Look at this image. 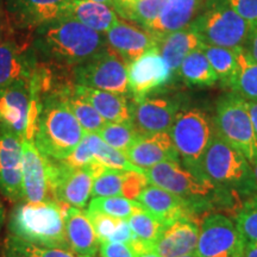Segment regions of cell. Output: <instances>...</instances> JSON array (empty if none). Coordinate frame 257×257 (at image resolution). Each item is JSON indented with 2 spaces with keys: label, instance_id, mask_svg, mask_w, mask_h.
I'll use <instances>...</instances> for the list:
<instances>
[{
  "label": "cell",
  "instance_id": "cell-45",
  "mask_svg": "<svg viewBox=\"0 0 257 257\" xmlns=\"http://www.w3.org/2000/svg\"><path fill=\"white\" fill-rule=\"evenodd\" d=\"M244 257H257V244L245 242Z\"/></svg>",
  "mask_w": 257,
  "mask_h": 257
},
{
  "label": "cell",
  "instance_id": "cell-22",
  "mask_svg": "<svg viewBox=\"0 0 257 257\" xmlns=\"http://www.w3.org/2000/svg\"><path fill=\"white\" fill-rule=\"evenodd\" d=\"M62 207L64 232L69 248L81 255L95 256L100 242L86 211L66 204H62Z\"/></svg>",
  "mask_w": 257,
  "mask_h": 257
},
{
  "label": "cell",
  "instance_id": "cell-20",
  "mask_svg": "<svg viewBox=\"0 0 257 257\" xmlns=\"http://www.w3.org/2000/svg\"><path fill=\"white\" fill-rule=\"evenodd\" d=\"M107 46L126 62H133L148 50L159 47L160 38L146 29L119 21L105 34Z\"/></svg>",
  "mask_w": 257,
  "mask_h": 257
},
{
  "label": "cell",
  "instance_id": "cell-19",
  "mask_svg": "<svg viewBox=\"0 0 257 257\" xmlns=\"http://www.w3.org/2000/svg\"><path fill=\"white\" fill-rule=\"evenodd\" d=\"M136 201L166 226L180 218L199 216L189 202L154 185H148Z\"/></svg>",
  "mask_w": 257,
  "mask_h": 257
},
{
  "label": "cell",
  "instance_id": "cell-26",
  "mask_svg": "<svg viewBox=\"0 0 257 257\" xmlns=\"http://www.w3.org/2000/svg\"><path fill=\"white\" fill-rule=\"evenodd\" d=\"M78 148L91 163L98 162L108 168L126 170V172H144L143 169L134 166L124 153L106 144L98 136V134H85Z\"/></svg>",
  "mask_w": 257,
  "mask_h": 257
},
{
  "label": "cell",
  "instance_id": "cell-11",
  "mask_svg": "<svg viewBox=\"0 0 257 257\" xmlns=\"http://www.w3.org/2000/svg\"><path fill=\"white\" fill-rule=\"evenodd\" d=\"M245 239L234 221L220 213L202 219L195 253L198 257H244Z\"/></svg>",
  "mask_w": 257,
  "mask_h": 257
},
{
  "label": "cell",
  "instance_id": "cell-28",
  "mask_svg": "<svg viewBox=\"0 0 257 257\" xmlns=\"http://www.w3.org/2000/svg\"><path fill=\"white\" fill-rule=\"evenodd\" d=\"M234 50L236 56V75L231 92L236 93L246 101L257 100V62L243 48Z\"/></svg>",
  "mask_w": 257,
  "mask_h": 257
},
{
  "label": "cell",
  "instance_id": "cell-39",
  "mask_svg": "<svg viewBox=\"0 0 257 257\" xmlns=\"http://www.w3.org/2000/svg\"><path fill=\"white\" fill-rule=\"evenodd\" d=\"M8 249L11 252L19 253L30 257H95L81 255L68 248H46V246H38L35 244L24 242V240L10 236L8 239Z\"/></svg>",
  "mask_w": 257,
  "mask_h": 257
},
{
  "label": "cell",
  "instance_id": "cell-27",
  "mask_svg": "<svg viewBox=\"0 0 257 257\" xmlns=\"http://www.w3.org/2000/svg\"><path fill=\"white\" fill-rule=\"evenodd\" d=\"M179 78L186 85L197 87H211L218 82L216 73L201 48L193 51L182 61Z\"/></svg>",
  "mask_w": 257,
  "mask_h": 257
},
{
  "label": "cell",
  "instance_id": "cell-49",
  "mask_svg": "<svg viewBox=\"0 0 257 257\" xmlns=\"http://www.w3.org/2000/svg\"><path fill=\"white\" fill-rule=\"evenodd\" d=\"M4 217H5V214H4V208H3V205L0 204V229H2L3 223H4Z\"/></svg>",
  "mask_w": 257,
  "mask_h": 257
},
{
  "label": "cell",
  "instance_id": "cell-13",
  "mask_svg": "<svg viewBox=\"0 0 257 257\" xmlns=\"http://www.w3.org/2000/svg\"><path fill=\"white\" fill-rule=\"evenodd\" d=\"M128 93L134 100L149 96L173 81L172 74L159 48L148 50L127 67Z\"/></svg>",
  "mask_w": 257,
  "mask_h": 257
},
{
  "label": "cell",
  "instance_id": "cell-1",
  "mask_svg": "<svg viewBox=\"0 0 257 257\" xmlns=\"http://www.w3.org/2000/svg\"><path fill=\"white\" fill-rule=\"evenodd\" d=\"M11 236L46 248H69L64 232L63 207L59 201L24 202L12 212Z\"/></svg>",
  "mask_w": 257,
  "mask_h": 257
},
{
  "label": "cell",
  "instance_id": "cell-32",
  "mask_svg": "<svg viewBox=\"0 0 257 257\" xmlns=\"http://www.w3.org/2000/svg\"><path fill=\"white\" fill-rule=\"evenodd\" d=\"M24 63L18 48L11 42L0 43V89L24 78Z\"/></svg>",
  "mask_w": 257,
  "mask_h": 257
},
{
  "label": "cell",
  "instance_id": "cell-18",
  "mask_svg": "<svg viewBox=\"0 0 257 257\" xmlns=\"http://www.w3.org/2000/svg\"><path fill=\"white\" fill-rule=\"evenodd\" d=\"M127 160L138 168L146 170L161 162H181L168 133L140 135L125 153Z\"/></svg>",
  "mask_w": 257,
  "mask_h": 257
},
{
  "label": "cell",
  "instance_id": "cell-40",
  "mask_svg": "<svg viewBox=\"0 0 257 257\" xmlns=\"http://www.w3.org/2000/svg\"><path fill=\"white\" fill-rule=\"evenodd\" d=\"M167 2L168 0H137L126 10H124L119 17L133 21L142 28H146L159 16Z\"/></svg>",
  "mask_w": 257,
  "mask_h": 257
},
{
  "label": "cell",
  "instance_id": "cell-2",
  "mask_svg": "<svg viewBox=\"0 0 257 257\" xmlns=\"http://www.w3.org/2000/svg\"><path fill=\"white\" fill-rule=\"evenodd\" d=\"M201 170L218 189L248 198L257 194L249 160L214 131L201 163Z\"/></svg>",
  "mask_w": 257,
  "mask_h": 257
},
{
  "label": "cell",
  "instance_id": "cell-34",
  "mask_svg": "<svg viewBox=\"0 0 257 257\" xmlns=\"http://www.w3.org/2000/svg\"><path fill=\"white\" fill-rule=\"evenodd\" d=\"M128 225L133 231L134 236L137 239L144 240V242L155 244L156 240L162 233L166 225L147 212L143 207L137 208L136 211L128 217Z\"/></svg>",
  "mask_w": 257,
  "mask_h": 257
},
{
  "label": "cell",
  "instance_id": "cell-33",
  "mask_svg": "<svg viewBox=\"0 0 257 257\" xmlns=\"http://www.w3.org/2000/svg\"><path fill=\"white\" fill-rule=\"evenodd\" d=\"M126 170L102 167L93 181L92 198L123 197Z\"/></svg>",
  "mask_w": 257,
  "mask_h": 257
},
{
  "label": "cell",
  "instance_id": "cell-47",
  "mask_svg": "<svg viewBox=\"0 0 257 257\" xmlns=\"http://www.w3.org/2000/svg\"><path fill=\"white\" fill-rule=\"evenodd\" d=\"M250 166H251L252 174H253V179H255L256 187H257V156H256L255 159H253L252 161H250Z\"/></svg>",
  "mask_w": 257,
  "mask_h": 257
},
{
  "label": "cell",
  "instance_id": "cell-21",
  "mask_svg": "<svg viewBox=\"0 0 257 257\" xmlns=\"http://www.w3.org/2000/svg\"><path fill=\"white\" fill-rule=\"evenodd\" d=\"M205 3L206 0H168L159 16L144 29L161 40L188 27L197 18Z\"/></svg>",
  "mask_w": 257,
  "mask_h": 257
},
{
  "label": "cell",
  "instance_id": "cell-51",
  "mask_svg": "<svg viewBox=\"0 0 257 257\" xmlns=\"http://www.w3.org/2000/svg\"><path fill=\"white\" fill-rule=\"evenodd\" d=\"M184 257H198V256H197V253L194 252V253H191V255H187V256H184Z\"/></svg>",
  "mask_w": 257,
  "mask_h": 257
},
{
  "label": "cell",
  "instance_id": "cell-6",
  "mask_svg": "<svg viewBox=\"0 0 257 257\" xmlns=\"http://www.w3.org/2000/svg\"><path fill=\"white\" fill-rule=\"evenodd\" d=\"M42 107L36 79H19L0 89V126L21 140H34Z\"/></svg>",
  "mask_w": 257,
  "mask_h": 257
},
{
  "label": "cell",
  "instance_id": "cell-43",
  "mask_svg": "<svg viewBox=\"0 0 257 257\" xmlns=\"http://www.w3.org/2000/svg\"><path fill=\"white\" fill-rule=\"evenodd\" d=\"M243 49L257 62V21L251 24L248 38L244 43Z\"/></svg>",
  "mask_w": 257,
  "mask_h": 257
},
{
  "label": "cell",
  "instance_id": "cell-10",
  "mask_svg": "<svg viewBox=\"0 0 257 257\" xmlns=\"http://www.w3.org/2000/svg\"><path fill=\"white\" fill-rule=\"evenodd\" d=\"M127 67L128 62L106 46L91 59L76 66V85L126 95Z\"/></svg>",
  "mask_w": 257,
  "mask_h": 257
},
{
  "label": "cell",
  "instance_id": "cell-50",
  "mask_svg": "<svg viewBox=\"0 0 257 257\" xmlns=\"http://www.w3.org/2000/svg\"><path fill=\"white\" fill-rule=\"evenodd\" d=\"M8 257H30V256H25V255H19V253H14L12 252L11 255L8 256Z\"/></svg>",
  "mask_w": 257,
  "mask_h": 257
},
{
  "label": "cell",
  "instance_id": "cell-25",
  "mask_svg": "<svg viewBox=\"0 0 257 257\" xmlns=\"http://www.w3.org/2000/svg\"><path fill=\"white\" fill-rule=\"evenodd\" d=\"M74 92L83 96L106 121L131 123V102L126 95L79 85Z\"/></svg>",
  "mask_w": 257,
  "mask_h": 257
},
{
  "label": "cell",
  "instance_id": "cell-46",
  "mask_svg": "<svg viewBox=\"0 0 257 257\" xmlns=\"http://www.w3.org/2000/svg\"><path fill=\"white\" fill-rule=\"evenodd\" d=\"M136 257H161L154 249L146 250V251L136 253Z\"/></svg>",
  "mask_w": 257,
  "mask_h": 257
},
{
  "label": "cell",
  "instance_id": "cell-7",
  "mask_svg": "<svg viewBox=\"0 0 257 257\" xmlns=\"http://www.w3.org/2000/svg\"><path fill=\"white\" fill-rule=\"evenodd\" d=\"M192 24L205 44L227 49L243 48L251 28L227 0H206Z\"/></svg>",
  "mask_w": 257,
  "mask_h": 257
},
{
  "label": "cell",
  "instance_id": "cell-44",
  "mask_svg": "<svg viewBox=\"0 0 257 257\" xmlns=\"http://www.w3.org/2000/svg\"><path fill=\"white\" fill-rule=\"evenodd\" d=\"M246 105H248V110H249L250 117H251L253 128H255V133L257 135V100L246 101Z\"/></svg>",
  "mask_w": 257,
  "mask_h": 257
},
{
  "label": "cell",
  "instance_id": "cell-9",
  "mask_svg": "<svg viewBox=\"0 0 257 257\" xmlns=\"http://www.w3.org/2000/svg\"><path fill=\"white\" fill-rule=\"evenodd\" d=\"M213 126L226 143L252 161L257 156V135L253 128L246 100L230 92L217 100Z\"/></svg>",
  "mask_w": 257,
  "mask_h": 257
},
{
  "label": "cell",
  "instance_id": "cell-42",
  "mask_svg": "<svg viewBox=\"0 0 257 257\" xmlns=\"http://www.w3.org/2000/svg\"><path fill=\"white\" fill-rule=\"evenodd\" d=\"M234 11L250 24L257 21V0H227Z\"/></svg>",
  "mask_w": 257,
  "mask_h": 257
},
{
  "label": "cell",
  "instance_id": "cell-38",
  "mask_svg": "<svg viewBox=\"0 0 257 257\" xmlns=\"http://www.w3.org/2000/svg\"><path fill=\"white\" fill-rule=\"evenodd\" d=\"M233 221L245 242L257 244V194L250 195L239 205Z\"/></svg>",
  "mask_w": 257,
  "mask_h": 257
},
{
  "label": "cell",
  "instance_id": "cell-41",
  "mask_svg": "<svg viewBox=\"0 0 257 257\" xmlns=\"http://www.w3.org/2000/svg\"><path fill=\"white\" fill-rule=\"evenodd\" d=\"M99 253L101 257H136L128 244L120 242H101Z\"/></svg>",
  "mask_w": 257,
  "mask_h": 257
},
{
  "label": "cell",
  "instance_id": "cell-16",
  "mask_svg": "<svg viewBox=\"0 0 257 257\" xmlns=\"http://www.w3.org/2000/svg\"><path fill=\"white\" fill-rule=\"evenodd\" d=\"M0 191L12 201L23 195V148L12 134H0Z\"/></svg>",
  "mask_w": 257,
  "mask_h": 257
},
{
  "label": "cell",
  "instance_id": "cell-8",
  "mask_svg": "<svg viewBox=\"0 0 257 257\" xmlns=\"http://www.w3.org/2000/svg\"><path fill=\"white\" fill-rule=\"evenodd\" d=\"M181 163L192 172L205 175L201 163L214 135L213 121L200 108L180 110L168 131Z\"/></svg>",
  "mask_w": 257,
  "mask_h": 257
},
{
  "label": "cell",
  "instance_id": "cell-3",
  "mask_svg": "<svg viewBox=\"0 0 257 257\" xmlns=\"http://www.w3.org/2000/svg\"><path fill=\"white\" fill-rule=\"evenodd\" d=\"M85 131L61 96L43 102L34 142L48 157L63 161L70 156Z\"/></svg>",
  "mask_w": 257,
  "mask_h": 257
},
{
  "label": "cell",
  "instance_id": "cell-36",
  "mask_svg": "<svg viewBox=\"0 0 257 257\" xmlns=\"http://www.w3.org/2000/svg\"><path fill=\"white\" fill-rule=\"evenodd\" d=\"M140 207L142 206L136 200H130L124 197H96L89 201L87 210L127 220L128 217Z\"/></svg>",
  "mask_w": 257,
  "mask_h": 257
},
{
  "label": "cell",
  "instance_id": "cell-29",
  "mask_svg": "<svg viewBox=\"0 0 257 257\" xmlns=\"http://www.w3.org/2000/svg\"><path fill=\"white\" fill-rule=\"evenodd\" d=\"M86 213L94 227L99 242H120L131 244L135 239L126 219H119L96 211L86 210Z\"/></svg>",
  "mask_w": 257,
  "mask_h": 257
},
{
  "label": "cell",
  "instance_id": "cell-12",
  "mask_svg": "<svg viewBox=\"0 0 257 257\" xmlns=\"http://www.w3.org/2000/svg\"><path fill=\"white\" fill-rule=\"evenodd\" d=\"M23 148V195L29 202L56 201L57 162L36 146L34 140H22Z\"/></svg>",
  "mask_w": 257,
  "mask_h": 257
},
{
  "label": "cell",
  "instance_id": "cell-35",
  "mask_svg": "<svg viewBox=\"0 0 257 257\" xmlns=\"http://www.w3.org/2000/svg\"><path fill=\"white\" fill-rule=\"evenodd\" d=\"M98 136L108 146L119 150L121 153H126V150L133 146L140 134L135 128L133 123H112L107 121L100 130Z\"/></svg>",
  "mask_w": 257,
  "mask_h": 257
},
{
  "label": "cell",
  "instance_id": "cell-4",
  "mask_svg": "<svg viewBox=\"0 0 257 257\" xmlns=\"http://www.w3.org/2000/svg\"><path fill=\"white\" fill-rule=\"evenodd\" d=\"M41 41L54 59L75 66L91 59L107 46L104 34L67 18L48 23L42 31Z\"/></svg>",
  "mask_w": 257,
  "mask_h": 257
},
{
  "label": "cell",
  "instance_id": "cell-17",
  "mask_svg": "<svg viewBox=\"0 0 257 257\" xmlns=\"http://www.w3.org/2000/svg\"><path fill=\"white\" fill-rule=\"evenodd\" d=\"M200 223L195 217H184L165 226L154 244L161 257H184L197 250Z\"/></svg>",
  "mask_w": 257,
  "mask_h": 257
},
{
  "label": "cell",
  "instance_id": "cell-37",
  "mask_svg": "<svg viewBox=\"0 0 257 257\" xmlns=\"http://www.w3.org/2000/svg\"><path fill=\"white\" fill-rule=\"evenodd\" d=\"M28 18L34 23L48 24L60 18L61 11L68 0H21Z\"/></svg>",
  "mask_w": 257,
  "mask_h": 257
},
{
  "label": "cell",
  "instance_id": "cell-31",
  "mask_svg": "<svg viewBox=\"0 0 257 257\" xmlns=\"http://www.w3.org/2000/svg\"><path fill=\"white\" fill-rule=\"evenodd\" d=\"M60 96L69 106L73 114L75 115V118L86 134H98L99 130L107 123L98 113V111L83 96L74 92V89L73 92L61 94Z\"/></svg>",
  "mask_w": 257,
  "mask_h": 257
},
{
  "label": "cell",
  "instance_id": "cell-24",
  "mask_svg": "<svg viewBox=\"0 0 257 257\" xmlns=\"http://www.w3.org/2000/svg\"><path fill=\"white\" fill-rule=\"evenodd\" d=\"M202 44L204 42L192 23L181 30L172 32L161 38L157 48L168 66L173 80L179 78L182 61L194 50L200 49Z\"/></svg>",
  "mask_w": 257,
  "mask_h": 257
},
{
  "label": "cell",
  "instance_id": "cell-15",
  "mask_svg": "<svg viewBox=\"0 0 257 257\" xmlns=\"http://www.w3.org/2000/svg\"><path fill=\"white\" fill-rule=\"evenodd\" d=\"M180 110L181 100L170 96H146L131 102V123L140 135L168 133Z\"/></svg>",
  "mask_w": 257,
  "mask_h": 257
},
{
  "label": "cell",
  "instance_id": "cell-14",
  "mask_svg": "<svg viewBox=\"0 0 257 257\" xmlns=\"http://www.w3.org/2000/svg\"><path fill=\"white\" fill-rule=\"evenodd\" d=\"M102 167L98 162L85 167H72L57 161L54 182L56 201L85 210L92 197L93 181Z\"/></svg>",
  "mask_w": 257,
  "mask_h": 257
},
{
  "label": "cell",
  "instance_id": "cell-23",
  "mask_svg": "<svg viewBox=\"0 0 257 257\" xmlns=\"http://www.w3.org/2000/svg\"><path fill=\"white\" fill-rule=\"evenodd\" d=\"M61 18L73 19L104 35L120 21L113 8L91 0H68L61 11Z\"/></svg>",
  "mask_w": 257,
  "mask_h": 257
},
{
  "label": "cell",
  "instance_id": "cell-30",
  "mask_svg": "<svg viewBox=\"0 0 257 257\" xmlns=\"http://www.w3.org/2000/svg\"><path fill=\"white\" fill-rule=\"evenodd\" d=\"M201 49L204 50L208 62L216 73L218 81L223 87L231 89L237 69L234 50L205 43L201 46Z\"/></svg>",
  "mask_w": 257,
  "mask_h": 257
},
{
  "label": "cell",
  "instance_id": "cell-5",
  "mask_svg": "<svg viewBox=\"0 0 257 257\" xmlns=\"http://www.w3.org/2000/svg\"><path fill=\"white\" fill-rule=\"evenodd\" d=\"M149 185L166 189L182 198L194 207L198 214L207 211L214 201H224L220 195H226L211 182L206 175L192 172L181 162H161L144 170Z\"/></svg>",
  "mask_w": 257,
  "mask_h": 257
},
{
  "label": "cell",
  "instance_id": "cell-48",
  "mask_svg": "<svg viewBox=\"0 0 257 257\" xmlns=\"http://www.w3.org/2000/svg\"><path fill=\"white\" fill-rule=\"evenodd\" d=\"M91 2H96V3H102V4H106L111 8H113L114 0H91Z\"/></svg>",
  "mask_w": 257,
  "mask_h": 257
}]
</instances>
